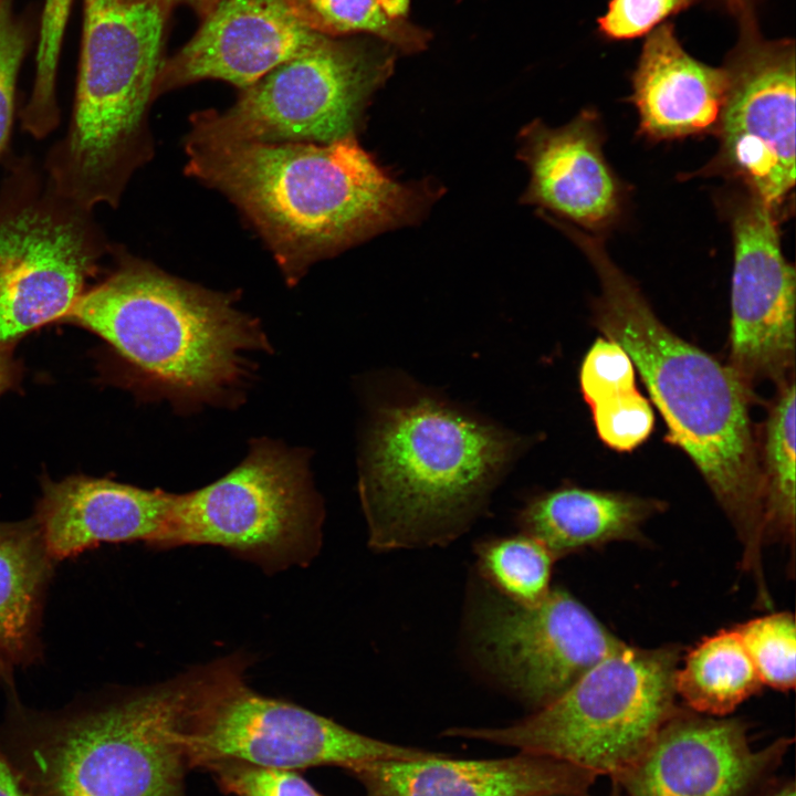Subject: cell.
Segmentation results:
<instances>
[{
  "instance_id": "obj_31",
  "label": "cell",
  "mask_w": 796,
  "mask_h": 796,
  "mask_svg": "<svg viewBox=\"0 0 796 796\" xmlns=\"http://www.w3.org/2000/svg\"><path fill=\"white\" fill-rule=\"evenodd\" d=\"M208 769L220 787L235 796H324L294 771L221 762Z\"/></svg>"
},
{
  "instance_id": "obj_13",
  "label": "cell",
  "mask_w": 796,
  "mask_h": 796,
  "mask_svg": "<svg viewBox=\"0 0 796 796\" xmlns=\"http://www.w3.org/2000/svg\"><path fill=\"white\" fill-rule=\"evenodd\" d=\"M476 637L485 664L534 711L625 645L559 588L533 606L491 598L481 610Z\"/></svg>"
},
{
  "instance_id": "obj_6",
  "label": "cell",
  "mask_w": 796,
  "mask_h": 796,
  "mask_svg": "<svg viewBox=\"0 0 796 796\" xmlns=\"http://www.w3.org/2000/svg\"><path fill=\"white\" fill-rule=\"evenodd\" d=\"M164 21L156 3L84 0L72 114L42 167L57 193L84 208H116L151 157L148 111L161 71Z\"/></svg>"
},
{
  "instance_id": "obj_30",
  "label": "cell",
  "mask_w": 796,
  "mask_h": 796,
  "mask_svg": "<svg viewBox=\"0 0 796 796\" xmlns=\"http://www.w3.org/2000/svg\"><path fill=\"white\" fill-rule=\"evenodd\" d=\"M635 366L615 341L600 337L584 357L579 383L586 402L591 406L636 387Z\"/></svg>"
},
{
  "instance_id": "obj_28",
  "label": "cell",
  "mask_w": 796,
  "mask_h": 796,
  "mask_svg": "<svg viewBox=\"0 0 796 796\" xmlns=\"http://www.w3.org/2000/svg\"><path fill=\"white\" fill-rule=\"evenodd\" d=\"M71 0H48L36 59L34 85L20 112L22 129L36 139L49 136L60 124L55 74L61 34Z\"/></svg>"
},
{
  "instance_id": "obj_4",
  "label": "cell",
  "mask_w": 796,
  "mask_h": 796,
  "mask_svg": "<svg viewBox=\"0 0 796 796\" xmlns=\"http://www.w3.org/2000/svg\"><path fill=\"white\" fill-rule=\"evenodd\" d=\"M521 448L512 433L429 398L379 408L359 475L370 546L390 551L453 541Z\"/></svg>"
},
{
  "instance_id": "obj_11",
  "label": "cell",
  "mask_w": 796,
  "mask_h": 796,
  "mask_svg": "<svg viewBox=\"0 0 796 796\" xmlns=\"http://www.w3.org/2000/svg\"><path fill=\"white\" fill-rule=\"evenodd\" d=\"M396 52L381 41L325 35L241 90L227 111L192 115L187 138L329 144L356 135L370 97L394 70Z\"/></svg>"
},
{
  "instance_id": "obj_22",
  "label": "cell",
  "mask_w": 796,
  "mask_h": 796,
  "mask_svg": "<svg viewBox=\"0 0 796 796\" xmlns=\"http://www.w3.org/2000/svg\"><path fill=\"white\" fill-rule=\"evenodd\" d=\"M662 507L653 499L564 486L534 498L519 523L557 558L612 541L637 540L643 523Z\"/></svg>"
},
{
  "instance_id": "obj_14",
  "label": "cell",
  "mask_w": 796,
  "mask_h": 796,
  "mask_svg": "<svg viewBox=\"0 0 796 796\" xmlns=\"http://www.w3.org/2000/svg\"><path fill=\"white\" fill-rule=\"evenodd\" d=\"M734 263L730 364L750 391L779 385L795 362L796 274L782 250L779 217L746 191L729 205Z\"/></svg>"
},
{
  "instance_id": "obj_16",
  "label": "cell",
  "mask_w": 796,
  "mask_h": 796,
  "mask_svg": "<svg viewBox=\"0 0 796 796\" xmlns=\"http://www.w3.org/2000/svg\"><path fill=\"white\" fill-rule=\"evenodd\" d=\"M325 35L290 0H218L192 39L159 73L156 94L199 80L243 90Z\"/></svg>"
},
{
  "instance_id": "obj_26",
  "label": "cell",
  "mask_w": 796,
  "mask_h": 796,
  "mask_svg": "<svg viewBox=\"0 0 796 796\" xmlns=\"http://www.w3.org/2000/svg\"><path fill=\"white\" fill-rule=\"evenodd\" d=\"M297 15L312 30L327 35L367 33L396 51H422L430 34L407 20H394L377 0H290Z\"/></svg>"
},
{
  "instance_id": "obj_10",
  "label": "cell",
  "mask_w": 796,
  "mask_h": 796,
  "mask_svg": "<svg viewBox=\"0 0 796 796\" xmlns=\"http://www.w3.org/2000/svg\"><path fill=\"white\" fill-rule=\"evenodd\" d=\"M322 516L307 453L261 439L220 479L175 493L157 548L220 546L275 570L311 561Z\"/></svg>"
},
{
  "instance_id": "obj_19",
  "label": "cell",
  "mask_w": 796,
  "mask_h": 796,
  "mask_svg": "<svg viewBox=\"0 0 796 796\" xmlns=\"http://www.w3.org/2000/svg\"><path fill=\"white\" fill-rule=\"evenodd\" d=\"M174 498L175 493L107 479L45 480L33 517L59 563L103 543L144 542L157 548Z\"/></svg>"
},
{
  "instance_id": "obj_37",
  "label": "cell",
  "mask_w": 796,
  "mask_h": 796,
  "mask_svg": "<svg viewBox=\"0 0 796 796\" xmlns=\"http://www.w3.org/2000/svg\"><path fill=\"white\" fill-rule=\"evenodd\" d=\"M381 10L394 20H406L410 0H377Z\"/></svg>"
},
{
  "instance_id": "obj_18",
  "label": "cell",
  "mask_w": 796,
  "mask_h": 796,
  "mask_svg": "<svg viewBox=\"0 0 796 796\" xmlns=\"http://www.w3.org/2000/svg\"><path fill=\"white\" fill-rule=\"evenodd\" d=\"M365 796H590L596 773L557 758L523 753L494 760H374L346 768Z\"/></svg>"
},
{
  "instance_id": "obj_3",
  "label": "cell",
  "mask_w": 796,
  "mask_h": 796,
  "mask_svg": "<svg viewBox=\"0 0 796 796\" xmlns=\"http://www.w3.org/2000/svg\"><path fill=\"white\" fill-rule=\"evenodd\" d=\"M199 669L53 711L7 698L0 746L28 796H186L182 731Z\"/></svg>"
},
{
  "instance_id": "obj_41",
  "label": "cell",
  "mask_w": 796,
  "mask_h": 796,
  "mask_svg": "<svg viewBox=\"0 0 796 796\" xmlns=\"http://www.w3.org/2000/svg\"><path fill=\"white\" fill-rule=\"evenodd\" d=\"M534 796H567V795H534Z\"/></svg>"
},
{
  "instance_id": "obj_27",
  "label": "cell",
  "mask_w": 796,
  "mask_h": 796,
  "mask_svg": "<svg viewBox=\"0 0 796 796\" xmlns=\"http://www.w3.org/2000/svg\"><path fill=\"white\" fill-rule=\"evenodd\" d=\"M762 684L789 691L796 682V627L787 611L752 619L735 628Z\"/></svg>"
},
{
  "instance_id": "obj_29",
  "label": "cell",
  "mask_w": 796,
  "mask_h": 796,
  "mask_svg": "<svg viewBox=\"0 0 796 796\" xmlns=\"http://www.w3.org/2000/svg\"><path fill=\"white\" fill-rule=\"evenodd\" d=\"M599 438L617 451H630L653 430L654 415L647 398L635 388L590 406Z\"/></svg>"
},
{
  "instance_id": "obj_32",
  "label": "cell",
  "mask_w": 796,
  "mask_h": 796,
  "mask_svg": "<svg viewBox=\"0 0 796 796\" xmlns=\"http://www.w3.org/2000/svg\"><path fill=\"white\" fill-rule=\"evenodd\" d=\"M696 0H609L598 18L599 33L612 41L648 35L664 20L691 7Z\"/></svg>"
},
{
  "instance_id": "obj_33",
  "label": "cell",
  "mask_w": 796,
  "mask_h": 796,
  "mask_svg": "<svg viewBox=\"0 0 796 796\" xmlns=\"http://www.w3.org/2000/svg\"><path fill=\"white\" fill-rule=\"evenodd\" d=\"M25 50V34L0 7V159L8 150L15 118V95L20 65Z\"/></svg>"
},
{
  "instance_id": "obj_7",
  "label": "cell",
  "mask_w": 796,
  "mask_h": 796,
  "mask_svg": "<svg viewBox=\"0 0 796 796\" xmlns=\"http://www.w3.org/2000/svg\"><path fill=\"white\" fill-rule=\"evenodd\" d=\"M679 650L624 645L532 715L505 727L444 735L512 746L614 777L646 750L677 710Z\"/></svg>"
},
{
  "instance_id": "obj_5",
  "label": "cell",
  "mask_w": 796,
  "mask_h": 796,
  "mask_svg": "<svg viewBox=\"0 0 796 796\" xmlns=\"http://www.w3.org/2000/svg\"><path fill=\"white\" fill-rule=\"evenodd\" d=\"M116 266L64 321L105 339L177 406L227 400L249 375L248 355L269 347L230 293L172 276L116 250Z\"/></svg>"
},
{
  "instance_id": "obj_17",
  "label": "cell",
  "mask_w": 796,
  "mask_h": 796,
  "mask_svg": "<svg viewBox=\"0 0 796 796\" xmlns=\"http://www.w3.org/2000/svg\"><path fill=\"white\" fill-rule=\"evenodd\" d=\"M603 143L594 109H583L557 128L540 119L524 126L519 155L530 182L522 202L589 231L608 228L621 212L624 188L604 156Z\"/></svg>"
},
{
  "instance_id": "obj_12",
  "label": "cell",
  "mask_w": 796,
  "mask_h": 796,
  "mask_svg": "<svg viewBox=\"0 0 796 796\" xmlns=\"http://www.w3.org/2000/svg\"><path fill=\"white\" fill-rule=\"evenodd\" d=\"M723 69L720 145L703 170L741 181L781 218L795 186V43L766 39L746 13Z\"/></svg>"
},
{
  "instance_id": "obj_39",
  "label": "cell",
  "mask_w": 796,
  "mask_h": 796,
  "mask_svg": "<svg viewBox=\"0 0 796 796\" xmlns=\"http://www.w3.org/2000/svg\"><path fill=\"white\" fill-rule=\"evenodd\" d=\"M128 1L151 2V3H156L160 7H163L164 9H166L168 6L174 4V3H178L181 1H193V0H128Z\"/></svg>"
},
{
  "instance_id": "obj_2",
  "label": "cell",
  "mask_w": 796,
  "mask_h": 796,
  "mask_svg": "<svg viewBox=\"0 0 796 796\" xmlns=\"http://www.w3.org/2000/svg\"><path fill=\"white\" fill-rule=\"evenodd\" d=\"M561 230L595 270L600 293L595 323L630 357L663 418L668 439L693 462L732 522L743 566L763 573L765 517L761 462L748 415V390L729 365L688 343L654 314L637 284L597 234Z\"/></svg>"
},
{
  "instance_id": "obj_24",
  "label": "cell",
  "mask_w": 796,
  "mask_h": 796,
  "mask_svg": "<svg viewBox=\"0 0 796 796\" xmlns=\"http://www.w3.org/2000/svg\"><path fill=\"white\" fill-rule=\"evenodd\" d=\"M795 391L793 377L779 385L765 425L761 463L765 540L772 536L792 544L796 514Z\"/></svg>"
},
{
  "instance_id": "obj_38",
  "label": "cell",
  "mask_w": 796,
  "mask_h": 796,
  "mask_svg": "<svg viewBox=\"0 0 796 796\" xmlns=\"http://www.w3.org/2000/svg\"><path fill=\"white\" fill-rule=\"evenodd\" d=\"M726 10L736 14L739 18L743 14L753 12L756 0H715Z\"/></svg>"
},
{
  "instance_id": "obj_9",
  "label": "cell",
  "mask_w": 796,
  "mask_h": 796,
  "mask_svg": "<svg viewBox=\"0 0 796 796\" xmlns=\"http://www.w3.org/2000/svg\"><path fill=\"white\" fill-rule=\"evenodd\" d=\"M245 662L229 657L200 668L182 731L189 768L221 762L294 771L347 768L374 760L441 755L379 741L303 706L262 695L244 680Z\"/></svg>"
},
{
  "instance_id": "obj_15",
  "label": "cell",
  "mask_w": 796,
  "mask_h": 796,
  "mask_svg": "<svg viewBox=\"0 0 796 796\" xmlns=\"http://www.w3.org/2000/svg\"><path fill=\"white\" fill-rule=\"evenodd\" d=\"M792 743L753 750L742 720L675 710L611 779L626 796H751L776 776Z\"/></svg>"
},
{
  "instance_id": "obj_1",
  "label": "cell",
  "mask_w": 796,
  "mask_h": 796,
  "mask_svg": "<svg viewBox=\"0 0 796 796\" xmlns=\"http://www.w3.org/2000/svg\"><path fill=\"white\" fill-rule=\"evenodd\" d=\"M185 149L186 172L238 207L291 285L315 262L417 221L437 196L388 176L356 135L329 144L186 137Z\"/></svg>"
},
{
  "instance_id": "obj_25",
  "label": "cell",
  "mask_w": 796,
  "mask_h": 796,
  "mask_svg": "<svg viewBox=\"0 0 796 796\" xmlns=\"http://www.w3.org/2000/svg\"><path fill=\"white\" fill-rule=\"evenodd\" d=\"M484 578L506 599L523 606L541 603L549 593L556 558L535 537L520 535L493 538L476 547Z\"/></svg>"
},
{
  "instance_id": "obj_35",
  "label": "cell",
  "mask_w": 796,
  "mask_h": 796,
  "mask_svg": "<svg viewBox=\"0 0 796 796\" xmlns=\"http://www.w3.org/2000/svg\"><path fill=\"white\" fill-rule=\"evenodd\" d=\"M751 796H795V782L775 776Z\"/></svg>"
},
{
  "instance_id": "obj_23",
  "label": "cell",
  "mask_w": 796,
  "mask_h": 796,
  "mask_svg": "<svg viewBox=\"0 0 796 796\" xmlns=\"http://www.w3.org/2000/svg\"><path fill=\"white\" fill-rule=\"evenodd\" d=\"M762 685L735 628L703 639L674 677L675 693L691 710L710 716L730 714Z\"/></svg>"
},
{
  "instance_id": "obj_34",
  "label": "cell",
  "mask_w": 796,
  "mask_h": 796,
  "mask_svg": "<svg viewBox=\"0 0 796 796\" xmlns=\"http://www.w3.org/2000/svg\"><path fill=\"white\" fill-rule=\"evenodd\" d=\"M0 796H28L1 746Z\"/></svg>"
},
{
  "instance_id": "obj_40",
  "label": "cell",
  "mask_w": 796,
  "mask_h": 796,
  "mask_svg": "<svg viewBox=\"0 0 796 796\" xmlns=\"http://www.w3.org/2000/svg\"><path fill=\"white\" fill-rule=\"evenodd\" d=\"M608 796H626L616 785L612 784V790Z\"/></svg>"
},
{
  "instance_id": "obj_21",
  "label": "cell",
  "mask_w": 796,
  "mask_h": 796,
  "mask_svg": "<svg viewBox=\"0 0 796 796\" xmlns=\"http://www.w3.org/2000/svg\"><path fill=\"white\" fill-rule=\"evenodd\" d=\"M56 562L34 517L0 522V684L41 661L45 596Z\"/></svg>"
},
{
  "instance_id": "obj_42",
  "label": "cell",
  "mask_w": 796,
  "mask_h": 796,
  "mask_svg": "<svg viewBox=\"0 0 796 796\" xmlns=\"http://www.w3.org/2000/svg\"><path fill=\"white\" fill-rule=\"evenodd\" d=\"M1 4H2V1L0 0V7H1Z\"/></svg>"
},
{
  "instance_id": "obj_36",
  "label": "cell",
  "mask_w": 796,
  "mask_h": 796,
  "mask_svg": "<svg viewBox=\"0 0 796 796\" xmlns=\"http://www.w3.org/2000/svg\"><path fill=\"white\" fill-rule=\"evenodd\" d=\"M15 368L11 359L10 349L0 348V394L10 387L14 380Z\"/></svg>"
},
{
  "instance_id": "obj_8",
  "label": "cell",
  "mask_w": 796,
  "mask_h": 796,
  "mask_svg": "<svg viewBox=\"0 0 796 796\" xmlns=\"http://www.w3.org/2000/svg\"><path fill=\"white\" fill-rule=\"evenodd\" d=\"M93 211L57 193L30 157L8 158L0 186V348L64 320L115 252Z\"/></svg>"
},
{
  "instance_id": "obj_20",
  "label": "cell",
  "mask_w": 796,
  "mask_h": 796,
  "mask_svg": "<svg viewBox=\"0 0 796 796\" xmlns=\"http://www.w3.org/2000/svg\"><path fill=\"white\" fill-rule=\"evenodd\" d=\"M640 132L650 139H674L715 132L724 105L727 78L722 67L693 57L674 25L651 31L631 75Z\"/></svg>"
}]
</instances>
